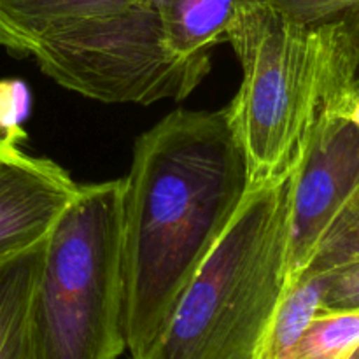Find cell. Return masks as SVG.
I'll return each mask as SVG.
<instances>
[{"label": "cell", "instance_id": "obj_2", "mask_svg": "<svg viewBox=\"0 0 359 359\" xmlns=\"http://www.w3.org/2000/svg\"><path fill=\"white\" fill-rule=\"evenodd\" d=\"M242 83L226 105L252 184L293 170L319 119L339 112L354 81L347 16L305 25L248 0L228 32Z\"/></svg>", "mask_w": 359, "mask_h": 359}, {"label": "cell", "instance_id": "obj_4", "mask_svg": "<svg viewBox=\"0 0 359 359\" xmlns=\"http://www.w3.org/2000/svg\"><path fill=\"white\" fill-rule=\"evenodd\" d=\"M123 179L77 186L49 231L30 300L32 359H118L126 349Z\"/></svg>", "mask_w": 359, "mask_h": 359}, {"label": "cell", "instance_id": "obj_10", "mask_svg": "<svg viewBox=\"0 0 359 359\" xmlns=\"http://www.w3.org/2000/svg\"><path fill=\"white\" fill-rule=\"evenodd\" d=\"M44 244L0 262V359H32L28 314Z\"/></svg>", "mask_w": 359, "mask_h": 359}, {"label": "cell", "instance_id": "obj_11", "mask_svg": "<svg viewBox=\"0 0 359 359\" xmlns=\"http://www.w3.org/2000/svg\"><path fill=\"white\" fill-rule=\"evenodd\" d=\"M326 273H304L284 290L256 359H287L323 309Z\"/></svg>", "mask_w": 359, "mask_h": 359}, {"label": "cell", "instance_id": "obj_18", "mask_svg": "<svg viewBox=\"0 0 359 359\" xmlns=\"http://www.w3.org/2000/svg\"><path fill=\"white\" fill-rule=\"evenodd\" d=\"M27 139V132L21 126H9L0 119V151L16 149L21 140Z\"/></svg>", "mask_w": 359, "mask_h": 359}, {"label": "cell", "instance_id": "obj_3", "mask_svg": "<svg viewBox=\"0 0 359 359\" xmlns=\"http://www.w3.org/2000/svg\"><path fill=\"white\" fill-rule=\"evenodd\" d=\"M291 172L252 184L142 359H256L287 286Z\"/></svg>", "mask_w": 359, "mask_h": 359}, {"label": "cell", "instance_id": "obj_12", "mask_svg": "<svg viewBox=\"0 0 359 359\" xmlns=\"http://www.w3.org/2000/svg\"><path fill=\"white\" fill-rule=\"evenodd\" d=\"M287 359H359V311L319 314Z\"/></svg>", "mask_w": 359, "mask_h": 359}, {"label": "cell", "instance_id": "obj_19", "mask_svg": "<svg viewBox=\"0 0 359 359\" xmlns=\"http://www.w3.org/2000/svg\"><path fill=\"white\" fill-rule=\"evenodd\" d=\"M346 16L349 20L354 42V83H359V9L346 14Z\"/></svg>", "mask_w": 359, "mask_h": 359}, {"label": "cell", "instance_id": "obj_5", "mask_svg": "<svg viewBox=\"0 0 359 359\" xmlns=\"http://www.w3.org/2000/svg\"><path fill=\"white\" fill-rule=\"evenodd\" d=\"M32 56L56 84L105 104L182 100L210 70L209 55L184 58L168 48L153 0L56 28Z\"/></svg>", "mask_w": 359, "mask_h": 359}, {"label": "cell", "instance_id": "obj_13", "mask_svg": "<svg viewBox=\"0 0 359 359\" xmlns=\"http://www.w3.org/2000/svg\"><path fill=\"white\" fill-rule=\"evenodd\" d=\"M359 258V193L319 245L305 273H323Z\"/></svg>", "mask_w": 359, "mask_h": 359}, {"label": "cell", "instance_id": "obj_7", "mask_svg": "<svg viewBox=\"0 0 359 359\" xmlns=\"http://www.w3.org/2000/svg\"><path fill=\"white\" fill-rule=\"evenodd\" d=\"M58 163L16 149L0 151V262L48 238L77 193Z\"/></svg>", "mask_w": 359, "mask_h": 359}, {"label": "cell", "instance_id": "obj_16", "mask_svg": "<svg viewBox=\"0 0 359 359\" xmlns=\"http://www.w3.org/2000/svg\"><path fill=\"white\" fill-rule=\"evenodd\" d=\"M30 109V91L21 81L0 83V119L9 126H21Z\"/></svg>", "mask_w": 359, "mask_h": 359}, {"label": "cell", "instance_id": "obj_17", "mask_svg": "<svg viewBox=\"0 0 359 359\" xmlns=\"http://www.w3.org/2000/svg\"><path fill=\"white\" fill-rule=\"evenodd\" d=\"M337 116H340V118L347 119V121L359 126V83H354L353 81V86L349 88L346 98H344V102L340 104Z\"/></svg>", "mask_w": 359, "mask_h": 359}, {"label": "cell", "instance_id": "obj_6", "mask_svg": "<svg viewBox=\"0 0 359 359\" xmlns=\"http://www.w3.org/2000/svg\"><path fill=\"white\" fill-rule=\"evenodd\" d=\"M358 193L359 126L340 116H325L305 139L291 170L287 286L311 266L321 242Z\"/></svg>", "mask_w": 359, "mask_h": 359}, {"label": "cell", "instance_id": "obj_9", "mask_svg": "<svg viewBox=\"0 0 359 359\" xmlns=\"http://www.w3.org/2000/svg\"><path fill=\"white\" fill-rule=\"evenodd\" d=\"M248 0H153L167 46L179 56L209 55L228 37Z\"/></svg>", "mask_w": 359, "mask_h": 359}, {"label": "cell", "instance_id": "obj_8", "mask_svg": "<svg viewBox=\"0 0 359 359\" xmlns=\"http://www.w3.org/2000/svg\"><path fill=\"white\" fill-rule=\"evenodd\" d=\"M137 0H0V46L32 56L56 28L119 9Z\"/></svg>", "mask_w": 359, "mask_h": 359}, {"label": "cell", "instance_id": "obj_14", "mask_svg": "<svg viewBox=\"0 0 359 359\" xmlns=\"http://www.w3.org/2000/svg\"><path fill=\"white\" fill-rule=\"evenodd\" d=\"M269 4L284 16L305 25L337 20L359 9V0H252Z\"/></svg>", "mask_w": 359, "mask_h": 359}, {"label": "cell", "instance_id": "obj_15", "mask_svg": "<svg viewBox=\"0 0 359 359\" xmlns=\"http://www.w3.org/2000/svg\"><path fill=\"white\" fill-rule=\"evenodd\" d=\"M326 273V291L321 314L359 311V258L351 259Z\"/></svg>", "mask_w": 359, "mask_h": 359}, {"label": "cell", "instance_id": "obj_1", "mask_svg": "<svg viewBox=\"0 0 359 359\" xmlns=\"http://www.w3.org/2000/svg\"><path fill=\"white\" fill-rule=\"evenodd\" d=\"M123 191L125 340L142 359L252 188L228 107L174 111L137 139Z\"/></svg>", "mask_w": 359, "mask_h": 359}]
</instances>
